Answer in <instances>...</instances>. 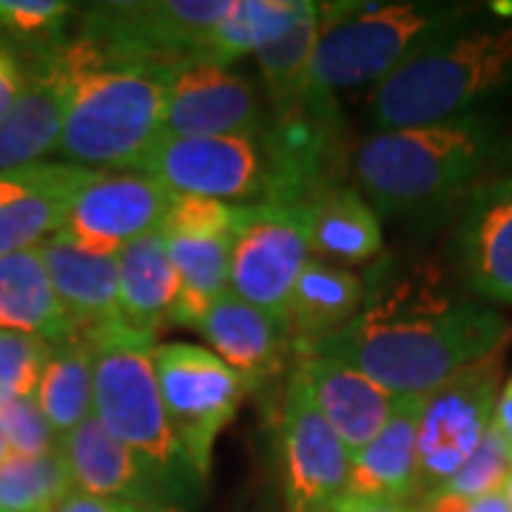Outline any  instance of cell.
Masks as SVG:
<instances>
[{
  "label": "cell",
  "mask_w": 512,
  "mask_h": 512,
  "mask_svg": "<svg viewBox=\"0 0 512 512\" xmlns=\"http://www.w3.org/2000/svg\"><path fill=\"white\" fill-rule=\"evenodd\" d=\"M510 339L504 313L416 265L367 285L359 313L311 353L356 367L396 399H421Z\"/></svg>",
  "instance_id": "1"
},
{
  "label": "cell",
  "mask_w": 512,
  "mask_h": 512,
  "mask_svg": "<svg viewBox=\"0 0 512 512\" xmlns=\"http://www.w3.org/2000/svg\"><path fill=\"white\" fill-rule=\"evenodd\" d=\"M66 89L57 154L80 168L134 171L163 134L165 77L180 60H157L77 35L46 57Z\"/></svg>",
  "instance_id": "2"
},
{
  "label": "cell",
  "mask_w": 512,
  "mask_h": 512,
  "mask_svg": "<svg viewBox=\"0 0 512 512\" xmlns=\"http://www.w3.org/2000/svg\"><path fill=\"white\" fill-rule=\"evenodd\" d=\"M498 151L493 117L473 111L436 126L373 131L353 154V174L373 211L421 214L473 191Z\"/></svg>",
  "instance_id": "3"
},
{
  "label": "cell",
  "mask_w": 512,
  "mask_h": 512,
  "mask_svg": "<svg viewBox=\"0 0 512 512\" xmlns=\"http://www.w3.org/2000/svg\"><path fill=\"white\" fill-rule=\"evenodd\" d=\"M512 83V20L470 18L421 43L370 94L376 131L447 123Z\"/></svg>",
  "instance_id": "4"
},
{
  "label": "cell",
  "mask_w": 512,
  "mask_h": 512,
  "mask_svg": "<svg viewBox=\"0 0 512 512\" xmlns=\"http://www.w3.org/2000/svg\"><path fill=\"white\" fill-rule=\"evenodd\" d=\"M94 348L92 416L146 464L160 493L180 495L202 478L188 461L165 416L154 373L157 339L128 333L123 325L89 333Z\"/></svg>",
  "instance_id": "5"
},
{
  "label": "cell",
  "mask_w": 512,
  "mask_h": 512,
  "mask_svg": "<svg viewBox=\"0 0 512 512\" xmlns=\"http://www.w3.org/2000/svg\"><path fill=\"white\" fill-rule=\"evenodd\" d=\"M311 86L336 94L353 86H379L407 57L444 29L470 18L461 3H367L322 6Z\"/></svg>",
  "instance_id": "6"
},
{
  "label": "cell",
  "mask_w": 512,
  "mask_h": 512,
  "mask_svg": "<svg viewBox=\"0 0 512 512\" xmlns=\"http://www.w3.org/2000/svg\"><path fill=\"white\" fill-rule=\"evenodd\" d=\"M501 376L504 350L458 370L433 393L421 396L416 427V495L421 501L456 476L493 427Z\"/></svg>",
  "instance_id": "7"
},
{
  "label": "cell",
  "mask_w": 512,
  "mask_h": 512,
  "mask_svg": "<svg viewBox=\"0 0 512 512\" xmlns=\"http://www.w3.org/2000/svg\"><path fill=\"white\" fill-rule=\"evenodd\" d=\"M154 373L168 424L197 476L205 478L214 444L237 416L248 387L217 353L188 342L157 345Z\"/></svg>",
  "instance_id": "8"
},
{
  "label": "cell",
  "mask_w": 512,
  "mask_h": 512,
  "mask_svg": "<svg viewBox=\"0 0 512 512\" xmlns=\"http://www.w3.org/2000/svg\"><path fill=\"white\" fill-rule=\"evenodd\" d=\"M342 117L336 94L308 89L288 106H274V120L259 128L265 160L262 202L302 208L328 185H336Z\"/></svg>",
  "instance_id": "9"
},
{
  "label": "cell",
  "mask_w": 512,
  "mask_h": 512,
  "mask_svg": "<svg viewBox=\"0 0 512 512\" xmlns=\"http://www.w3.org/2000/svg\"><path fill=\"white\" fill-rule=\"evenodd\" d=\"M302 208L254 202L237 205L231 228L228 291L285 322L293 285L308 265Z\"/></svg>",
  "instance_id": "10"
},
{
  "label": "cell",
  "mask_w": 512,
  "mask_h": 512,
  "mask_svg": "<svg viewBox=\"0 0 512 512\" xmlns=\"http://www.w3.org/2000/svg\"><path fill=\"white\" fill-rule=\"evenodd\" d=\"M134 171L174 197L254 205L265 197V160L256 137H177L160 134Z\"/></svg>",
  "instance_id": "11"
},
{
  "label": "cell",
  "mask_w": 512,
  "mask_h": 512,
  "mask_svg": "<svg viewBox=\"0 0 512 512\" xmlns=\"http://www.w3.org/2000/svg\"><path fill=\"white\" fill-rule=\"evenodd\" d=\"M237 205L202 197H171L160 237L180 279V299L171 325L200 328L211 302L228 293L231 228Z\"/></svg>",
  "instance_id": "12"
},
{
  "label": "cell",
  "mask_w": 512,
  "mask_h": 512,
  "mask_svg": "<svg viewBox=\"0 0 512 512\" xmlns=\"http://www.w3.org/2000/svg\"><path fill=\"white\" fill-rule=\"evenodd\" d=\"M276 447L288 512H333L348 498V447L293 373L285 387Z\"/></svg>",
  "instance_id": "13"
},
{
  "label": "cell",
  "mask_w": 512,
  "mask_h": 512,
  "mask_svg": "<svg viewBox=\"0 0 512 512\" xmlns=\"http://www.w3.org/2000/svg\"><path fill=\"white\" fill-rule=\"evenodd\" d=\"M171 197L143 171L86 168L69 202L63 234L94 251L120 254L128 242L160 228Z\"/></svg>",
  "instance_id": "14"
},
{
  "label": "cell",
  "mask_w": 512,
  "mask_h": 512,
  "mask_svg": "<svg viewBox=\"0 0 512 512\" xmlns=\"http://www.w3.org/2000/svg\"><path fill=\"white\" fill-rule=\"evenodd\" d=\"M231 0H128L83 12V32L157 60H197Z\"/></svg>",
  "instance_id": "15"
},
{
  "label": "cell",
  "mask_w": 512,
  "mask_h": 512,
  "mask_svg": "<svg viewBox=\"0 0 512 512\" xmlns=\"http://www.w3.org/2000/svg\"><path fill=\"white\" fill-rule=\"evenodd\" d=\"M254 86L208 60H180L165 77L163 134L177 137H256Z\"/></svg>",
  "instance_id": "16"
},
{
  "label": "cell",
  "mask_w": 512,
  "mask_h": 512,
  "mask_svg": "<svg viewBox=\"0 0 512 512\" xmlns=\"http://www.w3.org/2000/svg\"><path fill=\"white\" fill-rule=\"evenodd\" d=\"M456 259L476 296L512 305V171L470 191L456 228Z\"/></svg>",
  "instance_id": "17"
},
{
  "label": "cell",
  "mask_w": 512,
  "mask_h": 512,
  "mask_svg": "<svg viewBox=\"0 0 512 512\" xmlns=\"http://www.w3.org/2000/svg\"><path fill=\"white\" fill-rule=\"evenodd\" d=\"M86 168L35 163L0 174V256L40 248L63 231L74 188Z\"/></svg>",
  "instance_id": "18"
},
{
  "label": "cell",
  "mask_w": 512,
  "mask_h": 512,
  "mask_svg": "<svg viewBox=\"0 0 512 512\" xmlns=\"http://www.w3.org/2000/svg\"><path fill=\"white\" fill-rule=\"evenodd\" d=\"M293 376L308 390L316 410L348 447V453H356L376 439L402 402L356 367L319 353L296 359Z\"/></svg>",
  "instance_id": "19"
},
{
  "label": "cell",
  "mask_w": 512,
  "mask_h": 512,
  "mask_svg": "<svg viewBox=\"0 0 512 512\" xmlns=\"http://www.w3.org/2000/svg\"><path fill=\"white\" fill-rule=\"evenodd\" d=\"M197 330L248 390L282 376L293 356L285 322L231 291L211 302Z\"/></svg>",
  "instance_id": "20"
},
{
  "label": "cell",
  "mask_w": 512,
  "mask_h": 512,
  "mask_svg": "<svg viewBox=\"0 0 512 512\" xmlns=\"http://www.w3.org/2000/svg\"><path fill=\"white\" fill-rule=\"evenodd\" d=\"M40 256L74 333L89 336L111 325H120L117 254L86 248L60 231L40 245Z\"/></svg>",
  "instance_id": "21"
},
{
  "label": "cell",
  "mask_w": 512,
  "mask_h": 512,
  "mask_svg": "<svg viewBox=\"0 0 512 512\" xmlns=\"http://www.w3.org/2000/svg\"><path fill=\"white\" fill-rule=\"evenodd\" d=\"M57 453L66 461L77 493L126 501L134 507L157 504L163 498L146 464L114 439L94 416L60 436Z\"/></svg>",
  "instance_id": "22"
},
{
  "label": "cell",
  "mask_w": 512,
  "mask_h": 512,
  "mask_svg": "<svg viewBox=\"0 0 512 512\" xmlns=\"http://www.w3.org/2000/svg\"><path fill=\"white\" fill-rule=\"evenodd\" d=\"M180 279L160 231L128 242L117 254V319L128 333L157 339L171 325Z\"/></svg>",
  "instance_id": "23"
},
{
  "label": "cell",
  "mask_w": 512,
  "mask_h": 512,
  "mask_svg": "<svg viewBox=\"0 0 512 512\" xmlns=\"http://www.w3.org/2000/svg\"><path fill=\"white\" fill-rule=\"evenodd\" d=\"M365 279L348 268L322 259H308L293 285L285 328L291 336L293 359L308 356L336 330H342L365 302Z\"/></svg>",
  "instance_id": "24"
},
{
  "label": "cell",
  "mask_w": 512,
  "mask_h": 512,
  "mask_svg": "<svg viewBox=\"0 0 512 512\" xmlns=\"http://www.w3.org/2000/svg\"><path fill=\"white\" fill-rule=\"evenodd\" d=\"M313 259L330 265H362L382 254V222L362 191L328 185L302 205Z\"/></svg>",
  "instance_id": "25"
},
{
  "label": "cell",
  "mask_w": 512,
  "mask_h": 512,
  "mask_svg": "<svg viewBox=\"0 0 512 512\" xmlns=\"http://www.w3.org/2000/svg\"><path fill=\"white\" fill-rule=\"evenodd\" d=\"M63 114V77L49 60H43L40 72L26 77V86L15 106L0 117V174L43 163L46 154L57 151L63 134Z\"/></svg>",
  "instance_id": "26"
},
{
  "label": "cell",
  "mask_w": 512,
  "mask_h": 512,
  "mask_svg": "<svg viewBox=\"0 0 512 512\" xmlns=\"http://www.w3.org/2000/svg\"><path fill=\"white\" fill-rule=\"evenodd\" d=\"M421 399H402L376 439L350 453L348 495L404 501L416 498V427Z\"/></svg>",
  "instance_id": "27"
},
{
  "label": "cell",
  "mask_w": 512,
  "mask_h": 512,
  "mask_svg": "<svg viewBox=\"0 0 512 512\" xmlns=\"http://www.w3.org/2000/svg\"><path fill=\"white\" fill-rule=\"evenodd\" d=\"M0 330L40 336L49 345L74 333L40 248L0 256Z\"/></svg>",
  "instance_id": "28"
},
{
  "label": "cell",
  "mask_w": 512,
  "mask_h": 512,
  "mask_svg": "<svg viewBox=\"0 0 512 512\" xmlns=\"http://www.w3.org/2000/svg\"><path fill=\"white\" fill-rule=\"evenodd\" d=\"M35 402L52 424L57 439L92 416L94 348L89 336L72 333L52 345L37 382Z\"/></svg>",
  "instance_id": "29"
},
{
  "label": "cell",
  "mask_w": 512,
  "mask_h": 512,
  "mask_svg": "<svg viewBox=\"0 0 512 512\" xmlns=\"http://www.w3.org/2000/svg\"><path fill=\"white\" fill-rule=\"evenodd\" d=\"M302 6L305 0H231V9L211 29L197 60L228 69L239 57L256 55L291 29Z\"/></svg>",
  "instance_id": "30"
},
{
  "label": "cell",
  "mask_w": 512,
  "mask_h": 512,
  "mask_svg": "<svg viewBox=\"0 0 512 512\" xmlns=\"http://www.w3.org/2000/svg\"><path fill=\"white\" fill-rule=\"evenodd\" d=\"M319 29H322L319 3H305L291 29L271 40L268 46H262L254 55L274 106H288L311 89Z\"/></svg>",
  "instance_id": "31"
},
{
  "label": "cell",
  "mask_w": 512,
  "mask_h": 512,
  "mask_svg": "<svg viewBox=\"0 0 512 512\" xmlns=\"http://www.w3.org/2000/svg\"><path fill=\"white\" fill-rule=\"evenodd\" d=\"M72 490L66 461L57 450L0 461V512H55Z\"/></svg>",
  "instance_id": "32"
},
{
  "label": "cell",
  "mask_w": 512,
  "mask_h": 512,
  "mask_svg": "<svg viewBox=\"0 0 512 512\" xmlns=\"http://www.w3.org/2000/svg\"><path fill=\"white\" fill-rule=\"evenodd\" d=\"M512 473V450L495 424L484 433V439L473 450L458 473L447 484H441L433 495H456V498H481V495L501 493L504 481ZM430 495V498H433ZM427 501V498H424Z\"/></svg>",
  "instance_id": "33"
},
{
  "label": "cell",
  "mask_w": 512,
  "mask_h": 512,
  "mask_svg": "<svg viewBox=\"0 0 512 512\" xmlns=\"http://www.w3.org/2000/svg\"><path fill=\"white\" fill-rule=\"evenodd\" d=\"M52 345L40 336L0 330V404L35 396Z\"/></svg>",
  "instance_id": "34"
},
{
  "label": "cell",
  "mask_w": 512,
  "mask_h": 512,
  "mask_svg": "<svg viewBox=\"0 0 512 512\" xmlns=\"http://www.w3.org/2000/svg\"><path fill=\"white\" fill-rule=\"evenodd\" d=\"M72 3L63 0H0V32L20 43H46L57 49V37L72 18Z\"/></svg>",
  "instance_id": "35"
},
{
  "label": "cell",
  "mask_w": 512,
  "mask_h": 512,
  "mask_svg": "<svg viewBox=\"0 0 512 512\" xmlns=\"http://www.w3.org/2000/svg\"><path fill=\"white\" fill-rule=\"evenodd\" d=\"M0 433L9 456H46L57 450V433L37 407L35 396L0 404Z\"/></svg>",
  "instance_id": "36"
},
{
  "label": "cell",
  "mask_w": 512,
  "mask_h": 512,
  "mask_svg": "<svg viewBox=\"0 0 512 512\" xmlns=\"http://www.w3.org/2000/svg\"><path fill=\"white\" fill-rule=\"evenodd\" d=\"M419 512H512L504 493L481 495V498H456V495H433L421 501Z\"/></svg>",
  "instance_id": "37"
},
{
  "label": "cell",
  "mask_w": 512,
  "mask_h": 512,
  "mask_svg": "<svg viewBox=\"0 0 512 512\" xmlns=\"http://www.w3.org/2000/svg\"><path fill=\"white\" fill-rule=\"evenodd\" d=\"M23 86H26V74L12 52L0 43V117L15 106Z\"/></svg>",
  "instance_id": "38"
},
{
  "label": "cell",
  "mask_w": 512,
  "mask_h": 512,
  "mask_svg": "<svg viewBox=\"0 0 512 512\" xmlns=\"http://www.w3.org/2000/svg\"><path fill=\"white\" fill-rule=\"evenodd\" d=\"M55 512H146V510H143V507H134V504H126V501L94 498V495L72 490V493L66 495V498L57 504Z\"/></svg>",
  "instance_id": "39"
},
{
  "label": "cell",
  "mask_w": 512,
  "mask_h": 512,
  "mask_svg": "<svg viewBox=\"0 0 512 512\" xmlns=\"http://www.w3.org/2000/svg\"><path fill=\"white\" fill-rule=\"evenodd\" d=\"M333 512H419V507L404 504V501H382V498H353L348 495L345 501H339V507Z\"/></svg>",
  "instance_id": "40"
},
{
  "label": "cell",
  "mask_w": 512,
  "mask_h": 512,
  "mask_svg": "<svg viewBox=\"0 0 512 512\" xmlns=\"http://www.w3.org/2000/svg\"><path fill=\"white\" fill-rule=\"evenodd\" d=\"M493 424L512 450V376L507 379V384H501V393H498V402H495Z\"/></svg>",
  "instance_id": "41"
},
{
  "label": "cell",
  "mask_w": 512,
  "mask_h": 512,
  "mask_svg": "<svg viewBox=\"0 0 512 512\" xmlns=\"http://www.w3.org/2000/svg\"><path fill=\"white\" fill-rule=\"evenodd\" d=\"M501 493H504V498H507V504H510V510H512V473H510V478L504 481V487H501Z\"/></svg>",
  "instance_id": "42"
},
{
  "label": "cell",
  "mask_w": 512,
  "mask_h": 512,
  "mask_svg": "<svg viewBox=\"0 0 512 512\" xmlns=\"http://www.w3.org/2000/svg\"><path fill=\"white\" fill-rule=\"evenodd\" d=\"M6 456H9V447H6V441H3V433H0V461H3Z\"/></svg>",
  "instance_id": "43"
},
{
  "label": "cell",
  "mask_w": 512,
  "mask_h": 512,
  "mask_svg": "<svg viewBox=\"0 0 512 512\" xmlns=\"http://www.w3.org/2000/svg\"><path fill=\"white\" fill-rule=\"evenodd\" d=\"M504 157H507V163L512 165V140H510V146L504 148Z\"/></svg>",
  "instance_id": "44"
},
{
  "label": "cell",
  "mask_w": 512,
  "mask_h": 512,
  "mask_svg": "<svg viewBox=\"0 0 512 512\" xmlns=\"http://www.w3.org/2000/svg\"><path fill=\"white\" fill-rule=\"evenodd\" d=\"M146 512H148V510H146Z\"/></svg>",
  "instance_id": "45"
}]
</instances>
